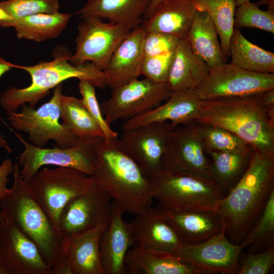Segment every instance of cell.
<instances>
[{
    "mask_svg": "<svg viewBox=\"0 0 274 274\" xmlns=\"http://www.w3.org/2000/svg\"><path fill=\"white\" fill-rule=\"evenodd\" d=\"M273 190L274 156L253 150L245 172L220 201L216 212L232 243H242Z\"/></svg>",
    "mask_w": 274,
    "mask_h": 274,
    "instance_id": "cell-1",
    "label": "cell"
},
{
    "mask_svg": "<svg viewBox=\"0 0 274 274\" xmlns=\"http://www.w3.org/2000/svg\"><path fill=\"white\" fill-rule=\"evenodd\" d=\"M72 15L67 13H39L11 20L0 27H13L19 39L41 42L58 37L66 27Z\"/></svg>",
    "mask_w": 274,
    "mask_h": 274,
    "instance_id": "cell-29",
    "label": "cell"
},
{
    "mask_svg": "<svg viewBox=\"0 0 274 274\" xmlns=\"http://www.w3.org/2000/svg\"><path fill=\"white\" fill-rule=\"evenodd\" d=\"M1 207H0V216H1Z\"/></svg>",
    "mask_w": 274,
    "mask_h": 274,
    "instance_id": "cell-52",
    "label": "cell"
},
{
    "mask_svg": "<svg viewBox=\"0 0 274 274\" xmlns=\"http://www.w3.org/2000/svg\"><path fill=\"white\" fill-rule=\"evenodd\" d=\"M151 0H86L75 14L80 19L98 17L109 22L126 24L132 29L140 25Z\"/></svg>",
    "mask_w": 274,
    "mask_h": 274,
    "instance_id": "cell-26",
    "label": "cell"
},
{
    "mask_svg": "<svg viewBox=\"0 0 274 274\" xmlns=\"http://www.w3.org/2000/svg\"><path fill=\"white\" fill-rule=\"evenodd\" d=\"M51 274H73L68 264L63 259L51 269Z\"/></svg>",
    "mask_w": 274,
    "mask_h": 274,
    "instance_id": "cell-44",
    "label": "cell"
},
{
    "mask_svg": "<svg viewBox=\"0 0 274 274\" xmlns=\"http://www.w3.org/2000/svg\"><path fill=\"white\" fill-rule=\"evenodd\" d=\"M11 19V17L0 7V24Z\"/></svg>",
    "mask_w": 274,
    "mask_h": 274,
    "instance_id": "cell-49",
    "label": "cell"
},
{
    "mask_svg": "<svg viewBox=\"0 0 274 274\" xmlns=\"http://www.w3.org/2000/svg\"><path fill=\"white\" fill-rule=\"evenodd\" d=\"M112 199L95 178L84 192L71 200L62 210L58 228L64 236L89 230L100 223H109Z\"/></svg>",
    "mask_w": 274,
    "mask_h": 274,
    "instance_id": "cell-17",
    "label": "cell"
},
{
    "mask_svg": "<svg viewBox=\"0 0 274 274\" xmlns=\"http://www.w3.org/2000/svg\"><path fill=\"white\" fill-rule=\"evenodd\" d=\"M125 263L131 274H204L202 270L183 263L173 253L132 247Z\"/></svg>",
    "mask_w": 274,
    "mask_h": 274,
    "instance_id": "cell-24",
    "label": "cell"
},
{
    "mask_svg": "<svg viewBox=\"0 0 274 274\" xmlns=\"http://www.w3.org/2000/svg\"><path fill=\"white\" fill-rule=\"evenodd\" d=\"M94 177L123 213L138 215L152 208L150 179L121 147L118 138H99L93 152Z\"/></svg>",
    "mask_w": 274,
    "mask_h": 274,
    "instance_id": "cell-2",
    "label": "cell"
},
{
    "mask_svg": "<svg viewBox=\"0 0 274 274\" xmlns=\"http://www.w3.org/2000/svg\"><path fill=\"white\" fill-rule=\"evenodd\" d=\"M235 1L236 4V6L237 7L239 5L250 2V0H235Z\"/></svg>",
    "mask_w": 274,
    "mask_h": 274,
    "instance_id": "cell-51",
    "label": "cell"
},
{
    "mask_svg": "<svg viewBox=\"0 0 274 274\" xmlns=\"http://www.w3.org/2000/svg\"><path fill=\"white\" fill-rule=\"evenodd\" d=\"M156 209L183 244L202 243L219 233L223 227L216 212H177L159 204Z\"/></svg>",
    "mask_w": 274,
    "mask_h": 274,
    "instance_id": "cell-22",
    "label": "cell"
},
{
    "mask_svg": "<svg viewBox=\"0 0 274 274\" xmlns=\"http://www.w3.org/2000/svg\"><path fill=\"white\" fill-rule=\"evenodd\" d=\"M241 244L250 253L261 252L274 245V190L270 193L259 218Z\"/></svg>",
    "mask_w": 274,
    "mask_h": 274,
    "instance_id": "cell-35",
    "label": "cell"
},
{
    "mask_svg": "<svg viewBox=\"0 0 274 274\" xmlns=\"http://www.w3.org/2000/svg\"><path fill=\"white\" fill-rule=\"evenodd\" d=\"M108 224L100 223L85 231L64 236L63 259L70 265L73 274H105L99 243Z\"/></svg>",
    "mask_w": 274,
    "mask_h": 274,
    "instance_id": "cell-20",
    "label": "cell"
},
{
    "mask_svg": "<svg viewBox=\"0 0 274 274\" xmlns=\"http://www.w3.org/2000/svg\"><path fill=\"white\" fill-rule=\"evenodd\" d=\"M173 128L167 121L152 122L124 130L119 140L122 149L149 179L161 170L162 158Z\"/></svg>",
    "mask_w": 274,
    "mask_h": 274,
    "instance_id": "cell-16",
    "label": "cell"
},
{
    "mask_svg": "<svg viewBox=\"0 0 274 274\" xmlns=\"http://www.w3.org/2000/svg\"><path fill=\"white\" fill-rule=\"evenodd\" d=\"M218 36L208 14L196 11L185 40L193 53L210 68L226 62Z\"/></svg>",
    "mask_w": 274,
    "mask_h": 274,
    "instance_id": "cell-28",
    "label": "cell"
},
{
    "mask_svg": "<svg viewBox=\"0 0 274 274\" xmlns=\"http://www.w3.org/2000/svg\"><path fill=\"white\" fill-rule=\"evenodd\" d=\"M175 50L159 55L145 57L143 61L141 75L159 83H166Z\"/></svg>",
    "mask_w": 274,
    "mask_h": 274,
    "instance_id": "cell-40",
    "label": "cell"
},
{
    "mask_svg": "<svg viewBox=\"0 0 274 274\" xmlns=\"http://www.w3.org/2000/svg\"><path fill=\"white\" fill-rule=\"evenodd\" d=\"M13 165L9 158L5 159L0 165V200L7 193V185L9 182V175L13 172Z\"/></svg>",
    "mask_w": 274,
    "mask_h": 274,
    "instance_id": "cell-42",
    "label": "cell"
},
{
    "mask_svg": "<svg viewBox=\"0 0 274 274\" xmlns=\"http://www.w3.org/2000/svg\"><path fill=\"white\" fill-rule=\"evenodd\" d=\"M252 152L241 153L214 150L206 151L211 158L212 179L225 195L244 175L248 166Z\"/></svg>",
    "mask_w": 274,
    "mask_h": 274,
    "instance_id": "cell-31",
    "label": "cell"
},
{
    "mask_svg": "<svg viewBox=\"0 0 274 274\" xmlns=\"http://www.w3.org/2000/svg\"><path fill=\"white\" fill-rule=\"evenodd\" d=\"M133 247L176 252L183 244L171 226L152 207L128 223Z\"/></svg>",
    "mask_w": 274,
    "mask_h": 274,
    "instance_id": "cell-21",
    "label": "cell"
},
{
    "mask_svg": "<svg viewBox=\"0 0 274 274\" xmlns=\"http://www.w3.org/2000/svg\"><path fill=\"white\" fill-rule=\"evenodd\" d=\"M13 183L0 200L1 211L38 247L51 269L63 260L64 235L54 225L23 179L20 165H13Z\"/></svg>",
    "mask_w": 274,
    "mask_h": 274,
    "instance_id": "cell-5",
    "label": "cell"
},
{
    "mask_svg": "<svg viewBox=\"0 0 274 274\" xmlns=\"http://www.w3.org/2000/svg\"><path fill=\"white\" fill-rule=\"evenodd\" d=\"M259 101L265 112L274 110V88L267 90L260 94Z\"/></svg>",
    "mask_w": 274,
    "mask_h": 274,
    "instance_id": "cell-43",
    "label": "cell"
},
{
    "mask_svg": "<svg viewBox=\"0 0 274 274\" xmlns=\"http://www.w3.org/2000/svg\"><path fill=\"white\" fill-rule=\"evenodd\" d=\"M197 125L198 133L206 151L214 150L243 153L253 150L247 142L225 129L199 122Z\"/></svg>",
    "mask_w": 274,
    "mask_h": 274,
    "instance_id": "cell-34",
    "label": "cell"
},
{
    "mask_svg": "<svg viewBox=\"0 0 274 274\" xmlns=\"http://www.w3.org/2000/svg\"><path fill=\"white\" fill-rule=\"evenodd\" d=\"M11 68L12 63L7 62L5 60L0 57V78Z\"/></svg>",
    "mask_w": 274,
    "mask_h": 274,
    "instance_id": "cell-46",
    "label": "cell"
},
{
    "mask_svg": "<svg viewBox=\"0 0 274 274\" xmlns=\"http://www.w3.org/2000/svg\"><path fill=\"white\" fill-rule=\"evenodd\" d=\"M254 4L257 7L267 5L268 8H274V0H259L258 2Z\"/></svg>",
    "mask_w": 274,
    "mask_h": 274,
    "instance_id": "cell-48",
    "label": "cell"
},
{
    "mask_svg": "<svg viewBox=\"0 0 274 274\" xmlns=\"http://www.w3.org/2000/svg\"><path fill=\"white\" fill-rule=\"evenodd\" d=\"M159 205L177 212H217L225 195L211 179L161 170L150 178Z\"/></svg>",
    "mask_w": 274,
    "mask_h": 274,
    "instance_id": "cell-6",
    "label": "cell"
},
{
    "mask_svg": "<svg viewBox=\"0 0 274 274\" xmlns=\"http://www.w3.org/2000/svg\"><path fill=\"white\" fill-rule=\"evenodd\" d=\"M60 110L62 124L77 137L80 139L104 138L101 128L81 99L62 94Z\"/></svg>",
    "mask_w": 274,
    "mask_h": 274,
    "instance_id": "cell-32",
    "label": "cell"
},
{
    "mask_svg": "<svg viewBox=\"0 0 274 274\" xmlns=\"http://www.w3.org/2000/svg\"><path fill=\"white\" fill-rule=\"evenodd\" d=\"M112 90L111 97L100 105L110 125L119 120H127L150 111L166 100L172 93L167 83L146 78L135 79Z\"/></svg>",
    "mask_w": 274,
    "mask_h": 274,
    "instance_id": "cell-10",
    "label": "cell"
},
{
    "mask_svg": "<svg viewBox=\"0 0 274 274\" xmlns=\"http://www.w3.org/2000/svg\"><path fill=\"white\" fill-rule=\"evenodd\" d=\"M196 11L208 14L217 29L222 52L229 57V43L234 30L235 0H193Z\"/></svg>",
    "mask_w": 274,
    "mask_h": 274,
    "instance_id": "cell-33",
    "label": "cell"
},
{
    "mask_svg": "<svg viewBox=\"0 0 274 274\" xmlns=\"http://www.w3.org/2000/svg\"><path fill=\"white\" fill-rule=\"evenodd\" d=\"M82 19L77 27L75 53L70 61L75 65L90 62L103 71L116 49L132 29L122 23L105 22L93 16Z\"/></svg>",
    "mask_w": 274,
    "mask_h": 274,
    "instance_id": "cell-9",
    "label": "cell"
},
{
    "mask_svg": "<svg viewBox=\"0 0 274 274\" xmlns=\"http://www.w3.org/2000/svg\"><path fill=\"white\" fill-rule=\"evenodd\" d=\"M274 264V245L256 253L241 254L237 274H267Z\"/></svg>",
    "mask_w": 274,
    "mask_h": 274,
    "instance_id": "cell-38",
    "label": "cell"
},
{
    "mask_svg": "<svg viewBox=\"0 0 274 274\" xmlns=\"http://www.w3.org/2000/svg\"><path fill=\"white\" fill-rule=\"evenodd\" d=\"M0 147L5 149L8 153H11L12 150L8 144L4 136L0 133Z\"/></svg>",
    "mask_w": 274,
    "mask_h": 274,
    "instance_id": "cell-47",
    "label": "cell"
},
{
    "mask_svg": "<svg viewBox=\"0 0 274 274\" xmlns=\"http://www.w3.org/2000/svg\"><path fill=\"white\" fill-rule=\"evenodd\" d=\"M260 94L201 100L195 121L225 129L252 150L274 156V123L259 101Z\"/></svg>",
    "mask_w": 274,
    "mask_h": 274,
    "instance_id": "cell-3",
    "label": "cell"
},
{
    "mask_svg": "<svg viewBox=\"0 0 274 274\" xmlns=\"http://www.w3.org/2000/svg\"><path fill=\"white\" fill-rule=\"evenodd\" d=\"M0 7L11 20L39 13L59 12L58 0H7L0 2Z\"/></svg>",
    "mask_w": 274,
    "mask_h": 274,
    "instance_id": "cell-37",
    "label": "cell"
},
{
    "mask_svg": "<svg viewBox=\"0 0 274 274\" xmlns=\"http://www.w3.org/2000/svg\"><path fill=\"white\" fill-rule=\"evenodd\" d=\"M14 133L24 147L19 155V163L22 166L20 173L25 182H27L45 165L72 168L93 176L94 149L101 137L80 139L76 145L70 148H45L36 147Z\"/></svg>",
    "mask_w": 274,
    "mask_h": 274,
    "instance_id": "cell-11",
    "label": "cell"
},
{
    "mask_svg": "<svg viewBox=\"0 0 274 274\" xmlns=\"http://www.w3.org/2000/svg\"><path fill=\"white\" fill-rule=\"evenodd\" d=\"M210 67L192 51L185 40L175 50L167 84L172 92L194 90L206 78Z\"/></svg>",
    "mask_w": 274,
    "mask_h": 274,
    "instance_id": "cell-27",
    "label": "cell"
},
{
    "mask_svg": "<svg viewBox=\"0 0 274 274\" xmlns=\"http://www.w3.org/2000/svg\"><path fill=\"white\" fill-rule=\"evenodd\" d=\"M193 90L172 92L166 102L143 114L126 120L122 128L127 130L155 122H170L173 127L194 121L200 106Z\"/></svg>",
    "mask_w": 274,
    "mask_h": 274,
    "instance_id": "cell-23",
    "label": "cell"
},
{
    "mask_svg": "<svg viewBox=\"0 0 274 274\" xmlns=\"http://www.w3.org/2000/svg\"><path fill=\"white\" fill-rule=\"evenodd\" d=\"M0 274H9L8 270L0 258Z\"/></svg>",
    "mask_w": 274,
    "mask_h": 274,
    "instance_id": "cell-50",
    "label": "cell"
},
{
    "mask_svg": "<svg viewBox=\"0 0 274 274\" xmlns=\"http://www.w3.org/2000/svg\"><path fill=\"white\" fill-rule=\"evenodd\" d=\"M94 86L84 80H80L78 88L82 95L85 106L101 128L104 139L118 138V133L114 131L105 120L95 94Z\"/></svg>",
    "mask_w": 274,
    "mask_h": 274,
    "instance_id": "cell-39",
    "label": "cell"
},
{
    "mask_svg": "<svg viewBox=\"0 0 274 274\" xmlns=\"http://www.w3.org/2000/svg\"><path fill=\"white\" fill-rule=\"evenodd\" d=\"M71 54L65 47H59L53 54V60L40 62L31 66L12 64V67L23 70L31 77L30 84L25 88H8L1 95L0 105L7 114L15 112L21 105L28 103L35 108L39 101L62 82L71 78L88 82L95 87L105 88L106 77L102 71L92 63L75 65L70 61Z\"/></svg>",
    "mask_w": 274,
    "mask_h": 274,
    "instance_id": "cell-4",
    "label": "cell"
},
{
    "mask_svg": "<svg viewBox=\"0 0 274 274\" xmlns=\"http://www.w3.org/2000/svg\"><path fill=\"white\" fill-rule=\"evenodd\" d=\"M123 212L112 201L109 224L99 243L101 263L105 274H124L126 254L133 246L128 223L123 219Z\"/></svg>",
    "mask_w": 274,
    "mask_h": 274,
    "instance_id": "cell-19",
    "label": "cell"
},
{
    "mask_svg": "<svg viewBox=\"0 0 274 274\" xmlns=\"http://www.w3.org/2000/svg\"><path fill=\"white\" fill-rule=\"evenodd\" d=\"M94 181V177L78 169L57 166L40 169L26 183L52 223L59 230L58 219L62 210L71 200L86 191Z\"/></svg>",
    "mask_w": 274,
    "mask_h": 274,
    "instance_id": "cell-7",
    "label": "cell"
},
{
    "mask_svg": "<svg viewBox=\"0 0 274 274\" xmlns=\"http://www.w3.org/2000/svg\"><path fill=\"white\" fill-rule=\"evenodd\" d=\"M244 248L243 244H235L229 239L223 226L219 233L207 241L197 244H183L173 254L183 263L206 273L237 274L239 256Z\"/></svg>",
    "mask_w": 274,
    "mask_h": 274,
    "instance_id": "cell-15",
    "label": "cell"
},
{
    "mask_svg": "<svg viewBox=\"0 0 274 274\" xmlns=\"http://www.w3.org/2000/svg\"><path fill=\"white\" fill-rule=\"evenodd\" d=\"M206 154L198 133L197 122L192 121L174 127L170 132L161 170L212 179L210 160Z\"/></svg>",
    "mask_w": 274,
    "mask_h": 274,
    "instance_id": "cell-13",
    "label": "cell"
},
{
    "mask_svg": "<svg viewBox=\"0 0 274 274\" xmlns=\"http://www.w3.org/2000/svg\"><path fill=\"white\" fill-rule=\"evenodd\" d=\"M231 63L248 71L274 74V54L248 41L234 28L229 43Z\"/></svg>",
    "mask_w": 274,
    "mask_h": 274,
    "instance_id": "cell-30",
    "label": "cell"
},
{
    "mask_svg": "<svg viewBox=\"0 0 274 274\" xmlns=\"http://www.w3.org/2000/svg\"><path fill=\"white\" fill-rule=\"evenodd\" d=\"M181 40L175 35L166 32L146 31L143 45L144 57L174 51Z\"/></svg>",
    "mask_w": 274,
    "mask_h": 274,
    "instance_id": "cell-41",
    "label": "cell"
},
{
    "mask_svg": "<svg viewBox=\"0 0 274 274\" xmlns=\"http://www.w3.org/2000/svg\"><path fill=\"white\" fill-rule=\"evenodd\" d=\"M0 258L9 274H51L37 245L2 211Z\"/></svg>",
    "mask_w": 274,
    "mask_h": 274,
    "instance_id": "cell-14",
    "label": "cell"
},
{
    "mask_svg": "<svg viewBox=\"0 0 274 274\" xmlns=\"http://www.w3.org/2000/svg\"><path fill=\"white\" fill-rule=\"evenodd\" d=\"M146 31L141 24L132 29L113 53L102 71L111 89L138 79L144 59Z\"/></svg>",
    "mask_w": 274,
    "mask_h": 274,
    "instance_id": "cell-18",
    "label": "cell"
},
{
    "mask_svg": "<svg viewBox=\"0 0 274 274\" xmlns=\"http://www.w3.org/2000/svg\"><path fill=\"white\" fill-rule=\"evenodd\" d=\"M274 88V74L256 73L224 63L210 68L193 90L201 100L260 94Z\"/></svg>",
    "mask_w": 274,
    "mask_h": 274,
    "instance_id": "cell-12",
    "label": "cell"
},
{
    "mask_svg": "<svg viewBox=\"0 0 274 274\" xmlns=\"http://www.w3.org/2000/svg\"><path fill=\"white\" fill-rule=\"evenodd\" d=\"M196 11L193 0H162L141 25L146 31L166 32L186 40Z\"/></svg>",
    "mask_w": 274,
    "mask_h": 274,
    "instance_id": "cell-25",
    "label": "cell"
},
{
    "mask_svg": "<svg viewBox=\"0 0 274 274\" xmlns=\"http://www.w3.org/2000/svg\"><path fill=\"white\" fill-rule=\"evenodd\" d=\"M234 28H256L274 34V8L266 11L259 8L250 2L236 7Z\"/></svg>",
    "mask_w": 274,
    "mask_h": 274,
    "instance_id": "cell-36",
    "label": "cell"
},
{
    "mask_svg": "<svg viewBox=\"0 0 274 274\" xmlns=\"http://www.w3.org/2000/svg\"><path fill=\"white\" fill-rule=\"evenodd\" d=\"M162 1L151 0L150 6L143 16V20L148 19L152 15L156 7Z\"/></svg>",
    "mask_w": 274,
    "mask_h": 274,
    "instance_id": "cell-45",
    "label": "cell"
},
{
    "mask_svg": "<svg viewBox=\"0 0 274 274\" xmlns=\"http://www.w3.org/2000/svg\"><path fill=\"white\" fill-rule=\"evenodd\" d=\"M62 84L53 89L52 97L47 102L35 109L25 104L21 111L8 114L7 119L11 126L18 131L28 133L29 141L33 145L44 148L50 140L57 147L66 148L76 145L80 139L67 130L60 122V105Z\"/></svg>",
    "mask_w": 274,
    "mask_h": 274,
    "instance_id": "cell-8",
    "label": "cell"
}]
</instances>
